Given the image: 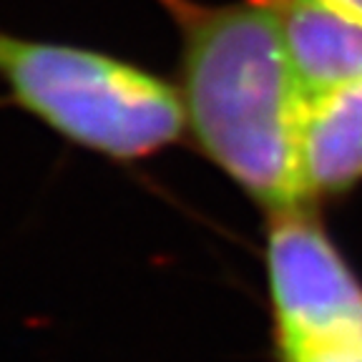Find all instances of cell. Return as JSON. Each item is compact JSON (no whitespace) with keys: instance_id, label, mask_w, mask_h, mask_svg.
<instances>
[{"instance_id":"6da1fadb","label":"cell","mask_w":362,"mask_h":362,"mask_svg":"<svg viewBox=\"0 0 362 362\" xmlns=\"http://www.w3.org/2000/svg\"><path fill=\"white\" fill-rule=\"evenodd\" d=\"M156 3L179 33L187 134L204 158L264 216L310 206L300 169L307 93L277 3Z\"/></svg>"},{"instance_id":"7a4b0ae2","label":"cell","mask_w":362,"mask_h":362,"mask_svg":"<svg viewBox=\"0 0 362 362\" xmlns=\"http://www.w3.org/2000/svg\"><path fill=\"white\" fill-rule=\"evenodd\" d=\"M0 81L61 139L111 161H141L187 134L179 86L124 58L0 30Z\"/></svg>"},{"instance_id":"3957f363","label":"cell","mask_w":362,"mask_h":362,"mask_svg":"<svg viewBox=\"0 0 362 362\" xmlns=\"http://www.w3.org/2000/svg\"><path fill=\"white\" fill-rule=\"evenodd\" d=\"M264 277L277 362H362V279L315 204L267 216Z\"/></svg>"},{"instance_id":"277c9868","label":"cell","mask_w":362,"mask_h":362,"mask_svg":"<svg viewBox=\"0 0 362 362\" xmlns=\"http://www.w3.org/2000/svg\"><path fill=\"white\" fill-rule=\"evenodd\" d=\"M300 169L312 204L362 184V83L310 93L302 111Z\"/></svg>"},{"instance_id":"5b68a950","label":"cell","mask_w":362,"mask_h":362,"mask_svg":"<svg viewBox=\"0 0 362 362\" xmlns=\"http://www.w3.org/2000/svg\"><path fill=\"white\" fill-rule=\"evenodd\" d=\"M305 93L362 83V21L300 0H274Z\"/></svg>"},{"instance_id":"8992f818","label":"cell","mask_w":362,"mask_h":362,"mask_svg":"<svg viewBox=\"0 0 362 362\" xmlns=\"http://www.w3.org/2000/svg\"><path fill=\"white\" fill-rule=\"evenodd\" d=\"M300 3L327 8V11L342 13V16H350V18L362 21V0H300Z\"/></svg>"},{"instance_id":"52a82bcc","label":"cell","mask_w":362,"mask_h":362,"mask_svg":"<svg viewBox=\"0 0 362 362\" xmlns=\"http://www.w3.org/2000/svg\"><path fill=\"white\" fill-rule=\"evenodd\" d=\"M320 362H332V360H320Z\"/></svg>"}]
</instances>
